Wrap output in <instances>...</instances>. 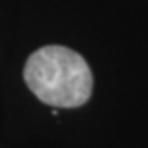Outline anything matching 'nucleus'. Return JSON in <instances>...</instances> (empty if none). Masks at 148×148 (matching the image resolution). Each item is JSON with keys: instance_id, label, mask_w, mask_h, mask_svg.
Listing matches in <instances>:
<instances>
[{"instance_id": "nucleus-1", "label": "nucleus", "mask_w": 148, "mask_h": 148, "mask_svg": "<svg viewBox=\"0 0 148 148\" xmlns=\"http://www.w3.org/2000/svg\"><path fill=\"white\" fill-rule=\"evenodd\" d=\"M23 79L40 102L56 108H79L92 94V73L75 50L50 44L29 56Z\"/></svg>"}]
</instances>
